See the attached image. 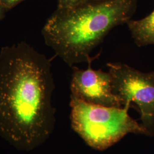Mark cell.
Here are the masks:
<instances>
[{"label": "cell", "instance_id": "cell-4", "mask_svg": "<svg viewBox=\"0 0 154 154\" xmlns=\"http://www.w3.org/2000/svg\"><path fill=\"white\" fill-rule=\"evenodd\" d=\"M112 90L123 106H138L147 136H154V72H144L126 64L108 63Z\"/></svg>", "mask_w": 154, "mask_h": 154}, {"label": "cell", "instance_id": "cell-8", "mask_svg": "<svg viewBox=\"0 0 154 154\" xmlns=\"http://www.w3.org/2000/svg\"><path fill=\"white\" fill-rule=\"evenodd\" d=\"M25 0H0V3L6 11H9Z\"/></svg>", "mask_w": 154, "mask_h": 154}, {"label": "cell", "instance_id": "cell-1", "mask_svg": "<svg viewBox=\"0 0 154 154\" xmlns=\"http://www.w3.org/2000/svg\"><path fill=\"white\" fill-rule=\"evenodd\" d=\"M50 60L26 42L0 50V136L29 151L49 137L55 124Z\"/></svg>", "mask_w": 154, "mask_h": 154}, {"label": "cell", "instance_id": "cell-5", "mask_svg": "<svg viewBox=\"0 0 154 154\" xmlns=\"http://www.w3.org/2000/svg\"><path fill=\"white\" fill-rule=\"evenodd\" d=\"M93 60L88 62V68L72 67L71 96L85 102L106 107H123L121 100L112 90V78L109 72L94 70Z\"/></svg>", "mask_w": 154, "mask_h": 154}, {"label": "cell", "instance_id": "cell-9", "mask_svg": "<svg viewBox=\"0 0 154 154\" xmlns=\"http://www.w3.org/2000/svg\"><path fill=\"white\" fill-rule=\"evenodd\" d=\"M6 10L0 3V21H1L5 16Z\"/></svg>", "mask_w": 154, "mask_h": 154}, {"label": "cell", "instance_id": "cell-3", "mask_svg": "<svg viewBox=\"0 0 154 154\" xmlns=\"http://www.w3.org/2000/svg\"><path fill=\"white\" fill-rule=\"evenodd\" d=\"M70 106L72 128L94 149L104 150L130 133L147 135L142 125L129 116L128 106L93 105L72 96Z\"/></svg>", "mask_w": 154, "mask_h": 154}, {"label": "cell", "instance_id": "cell-6", "mask_svg": "<svg viewBox=\"0 0 154 154\" xmlns=\"http://www.w3.org/2000/svg\"><path fill=\"white\" fill-rule=\"evenodd\" d=\"M126 24L138 47L154 45V10L142 19L130 20Z\"/></svg>", "mask_w": 154, "mask_h": 154}, {"label": "cell", "instance_id": "cell-7", "mask_svg": "<svg viewBox=\"0 0 154 154\" xmlns=\"http://www.w3.org/2000/svg\"><path fill=\"white\" fill-rule=\"evenodd\" d=\"M90 0H57L58 8H67L79 5Z\"/></svg>", "mask_w": 154, "mask_h": 154}, {"label": "cell", "instance_id": "cell-2", "mask_svg": "<svg viewBox=\"0 0 154 154\" xmlns=\"http://www.w3.org/2000/svg\"><path fill=\"white\" fill-rule=\"evenodd\" d=\"M138 0H90L58 8L42 30L45 44L70 67L88 62L110 31L131 20Z\"/></svg>", "mask_w": 154, "mask_h": 154}]
</instances>
